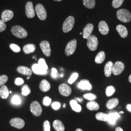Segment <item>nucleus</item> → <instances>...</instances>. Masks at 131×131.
I'll use <instances>...</instances> for the list:
<instances>
[{
  "mask_svg": "<svg viewBox=\"0 0 131 131\" xmlns=\"http://www.w3.org/2000/svg\"><path fill=\"white\" fill-rule=\"evenodd\" d=\"M105 58V54L103 51L99 52L96 56L95 61L97 64H102Z\"/></svg>",
  "mask_w": 131,
  "mask_h": 131,
  "instance_id": "nucleus-29",
  "label": "nucleus"
},
{
  "mask_svg": "<svg viewBox=\"0 0 131 131\" xmlns=\"http://www.w3.org/2000/svg\"><path fill=\"white\" fill-rule=\"evenodd\" d=\"M129 81L130 83H131V74L129 77Z\"/></svg>",
  "mask_w": 131,
  "mask_h": 131,
  "instance_id": "nucleus-50",
  "label": "nucleus"
},
{
  "mask_svg": "<svg viewBox=\"0 0 131 131\" xmlns=\"http://www.w3.org/2000/svg\"><path fill=\"white\" fill-rule=\"evenodd\" d=\"M9 92L6 85H3L0 89V96L3 99H6L8 97Z\"/></svg>",
  "mask_w": 131,
  "mask_h": 131,
  "instance_id": "nucleus-24",
  "label": "nucleus"
},
{
  "mask_svg": "<svg viewBox=\"0 0 131 131\" xmlns=\"http://www.w3.org/2000/svg\"><path fill=\"white\" fill-rule=\"evenodd\" d=\"M11 102H12V103L14 104L19 105L21 103V100L18 95H15L14 96H13Z\"/></svg>",
  "mask_w": 131,
  "mask_h": 131,
  "instance_id": "nucleus-36",
  "label": "nucleus"
},
{
  "mask_svg": "<svg viewBox=\"0 0 131 131\" xmlns=\"http://www.w3.org/2000/svg\"><path fill=\"white\" fill-rule=\"evenodd\" d=\"M21 94L24 96H27L31 92V90L27 84H25L22 88Z\"/></svg>",
  "mask_w": 131,
  "mask_h": 131,
  "instance_id": "nucleus-33",
  "label": "nucleus"
},
{
  "mask_svg": "<svg viewBox=\"0 0 131 131\" xmlns=\"http://www.w3.org/2000/svg\"><path fill=\"white\" fill-rule=\"evenodd\" d=\"M36 12L38 18L41 20H44L47 18V12L44 6L41 4H38L35 8Z\"/></svg>",
  "mask_w": 131,
  "mask_h": 131,
  "instance_id": "nucleus-7",
  "label": "nucleus"
},
{
  "mask_svg": "<svg viewBox=\"0 0 131 131\" xmlns=\"http://www.w3.org/2000/svg\"><path fill=\"white\" fill-rule=\"evenodd\" d=\"M84 6L89 9H92L95 6V0H83Z\"/></svg>",
  "mask_w": 131,
  "mask_h": 131,
  "instance_id": "nucleus-31",
  "label": "nucleus"
},
{
  "mask_svg": "<svg viewBox=\"0 0 131 131\" xmlns=\"http://www.w3.org/2000/svg\"><path fill=\"white\" fill-rule=\"evenodd\" d=\"M6 28V25L2 19L0 20V32H3Z\"/></svg>",
  "mask_w": 131,
  "mask_h": 131,
  "instance_id": "nucleus-43",
  "label": "nucleus"
},
{
  "mask_svg": "<svg viewBox=\"0 0 131 131\" xmlns=\"http://www.w3.org/2000/svg\"><path fill=\"white\" fill-rule=\"evenodd\" d=\"M117 32L122 38H125L128 35V31L126 28L122 25H118L116 27Z\"/></svg>",
  "mask_w": 131,
  "mask_h": 131,
  "instance_id": "nucleus-20",
  "label": "nucleus"
},
{
  "mask_svg": "<svg viewBox=\"0 0 131 131\" xmlns=\"http://www.w3.org/2000/svg\"><path fill=\"white\" fill-rule=\"evenodd\" d=\"M52 102V100L49 97H45L43 99V104L46 106H49Z\"/></svg>",
  "mask_w": 131,
  "mask_h": 131,
  "instance_id": "nucleus-42",
  "label": "nucleus"
},
{
  "mask_svg": "<svg viewBox=\"0 0 131 131\" xmlns=\"http://www.w3.org/2000/svg\"><path fill=\"white\" fill-rule=\"evenodd\" d=\"M10 124L12 126L18 129H21L25 125V122L20 118L15 117L12 118L10 121Z\"/></svg>",
  "mask_w": 131,
  "mask_h": 131,
  "instance_id": "nucleus-11",
  "label": "nucleus"
},
{
  "mask_svg": "<svg viewBox=\"0 0 131 131\" xmlns=\"http://www.w3.org/2000/svg\"><path fill=\"white\" fill-rule=\"evenodd\" d=\"M94 26L92 24H88L83 30V37L84 39H88V38L91 36V33L93 30Z\"/></svg>",
  "mask_w": 131,
  "mask_h": 131,
  "instance_id": "nucleus-15",
  "label": "nucleus"
},
{
  "mask_svg": "<svg viewBox=\"0 0 131 131\" xmlns=\"http://www.w3.org/2000/svg\"><path fill=\"white\" fill-rule=\"evenodd\" d=\"M116 89L112 85L109 86L106 88V90H105V93L107 97H110L112 96L114 93L115 92Z\"/></svg>",
  "mask_w": 131,
  "mask_h": 131,
  "instance_id": "nucleus-32",
  "label": "nucleus"
},
{
  "mask_svg": "<svg viewBox=\"0 0 131 131\" xmlns=\"http://www.w3.org/2000/svg\"><path fill=\"white\" fill-rule=\"evenodd\" d=\"M75 131H83L81 129H80V128H78V129H77Z\"/></svg>",
  "mask_w": 131,
  "mask_h": 131,
  "instance_id": "nucleus-51",
  "label": "nucleus"
},
{
  "mask_svg": "<svg viewBox=\"0 0 131 131\" xmlns=\"http://www.w3.org/2000/svg\"><path fill=\"white\" fill-rule=\"evenodd\" d=\"M108 122L111 124H115L118 118L120 117L119 114L117 112L110 113L108 115Z\"/></svg>",
  "mask_w": 131,
  "mask_h": 131,
  "instance_id": "nucleus-18",
  "label": "nucleus"
},
{
  "mask_svg": "<svg viewBox=\"0 0 131 131\" xmlns=\"http://www.w3.org/2000/svg\"><path fill=\"white\" fill-rule=\"evenodd\" d=\"M124 0H113V7L115 8H117L122 6Z\"/></svg>",
  "mask_w": 131,
  "mask_h": 131,
  "instance_id": "nucleus-35",
  "label": "nucleus"
},
{
  "mask_svg": "<svg viewBox=\"0 0 131 131\" xmlns=\"http://www.w3.org/2000/svg\"><path fill=\"white\" fill-rule=\"evenodd\" d=\"M11 32L15 37L19 38H25L28 35L27 31L22 27L16 25L11 29Z\"/></svg>",
  "mask_w": 131,
  "mask_h": 131,
  "instance_id": "nucleus-2",
  "label": "nucleus"
},
{
  "mask_svg": "<svg viewBox=\"0 0 131 131\" xmlns=\"http://www.w3.org/2000/svg\"><path fill=\"white\" fill-rule=\"evenodd\" d=\"M52 77L54 78H56L57 77V70L56 68H52Z\"/></svg>",
  "mask_w": 131,
  "mask_h": 131,
  "instance_id": "nucleus-46",
  "label": "nucleus"
},
{
  "mask_svg": "<svg viewBox=\"0 0 131 131\" xmlns=\"http://www.w3.org/2000/svg\"><path fill=\"white\" fill-rule=\"evenodd\" d=\"M24 83V80L21 78H17L15 80V84L18 85H20Z\"/></svg>",
  "mask_w": 131,
  "mask_h": 131,
  "instance_id": "nucleus-45",
  "label": "nucleus"
},
{
  "mask_svg": "<svg viewBox=\"0 0 131 131\" xmlns=\"http://www.w3.org/2000/svg\"><path fill=\"white\" fill-rule=\"evenodd\" d=\"M115 131H123V130L122 129L121 127H117L116 128V129H115Z\"/></svg>",
  "mask_w": 131,
  "mask_h": 131,
  "instance_id": "nucleus-47",
  "label": "nucleus"
},
{
  "mask_svg": "<svg viewBox=\"0 0 131 131\" xmlns=\"http://www.w3.org/2000/svg\"><path fill=\"white\" fill-rule=\"evenodd\" d=\"M86 107L88 109H89V110L95 111L98 110L100 108V106L97 103L93 101H91L86 104Z\"/></svg>",
  "mask_w": 131,
  "mask_h": 131,
  "instance_id": "nucleus-28",
  "label": "nucleus"
},
{
  "mask_svg": "<svg viewBox=\"0 0 131 131\" xmlns=\"http://www.w3.org/2000/svg\"><path fill=\"white\" fill-rule=\"evenodd\" d=\"M75 100L77 102V101H78V102H82V101H83V99H80L79 98H76L75 99Z\"/></svg>",
  "mask_w": 131,
  "mask_h": 131,
  "instance_id": "nucleus-49",
  "label": "nucleus"
},
{
  "mask_svg": "<svg viewBox=\"0 0 131 131\" xmlns=\"http://www.w3.org/2000/svg\"><path fill=\"white\" fill-rule=\"evenodd\" d=\"M51 88L50 83L46 80L44 79L40 82L39 84V89L43 92H47Z\"/></svg>",
  "mask_w": 131,
  "mask_h": 131,
  "instance_id": "nucleus-22",
  "label": "nucleus"
},
{
  "mask_svg": "<svg viewBox=\"0 0 131 131\" xmlns=\"http://www.w3.org/2000/svg\"><path fill=\"white\" fill-rule=\"evenodd\" d=\"M63 74H62V75H61V77H63Z\"/></svg>",
  "mask_w": 131,
  "mask_h": 131,
  "instance_id": "nucleus-56",
  "label": "nucleus"
},
{
  "mask_svg": "<svg viewBox=\"0 0 131 131\" xmlns=\"http://www.w3.org/2000/svg\"><path fill=\"white\" fill-rule=\"evenodd\" d=\"M77 46V40L74 39L69 42L65 48V54L68 56H70L75 52Z\"/></svg>",
  "mask_w": 131,
  "mask_h": 131,
  "instance_id": "nucleus-4",
  "label": "nucleus"
},
{
  "mask_svg": "<svg viewBox=\"0 0 131 131\" xmlns=\"http://www.w3.org/2000/svg\"><path fill=\"white\" fill-rule=\"evenodd\" d=\"M54 1H56V2H60L61 1H62V0H54Z\"/></svg>",
  "mask_w": 131,
  "mask_h": 131,
  "instance_id": "nucleus-52",
  "label": "nucleus"
},
{
  "mask_svg": "<svg viewBox=\"0 0 131 131\" xmlns=\"http://www.w3.org/2000/svg\"><path fill=\"white\" fill-rule=\"evenodd\" d=\"M32 69L33 72L36 74L43 75V74H46L47 73V70L42 69V68L38 65V64H35L33 65L32 66Z\"/></svg>",
  "mask_w": 131,
  "mask_h": 131,
  "instance_id": "nucleus-19",
  "label": "nucleus"
},
{
  "mask_svg": "<svg viewBox=\"0 0 131 131\" xmlns=\"http://www.w3.org/2000/svg\"><path fill=\"white\" fill-rule=\"evenodd\" d=\"M83 97L85 99L91 101H93L95 99H96L97 98V96L93 94L87 93L84 95Z\"/></svg>",
  "mask_w": 131,
  "mask_h": 131,
  "instance_id": "nucleus-37",
  "label": "nucleus"
},
{
  "mask_svg": "<svg viewBox=\"0 0 131 131\" xmlns=\"http://www.w3.org/2000/svg\"><path fill=\"white\" fill-rule=\"evenodd\" d=\"M127 108L129 112H131V104H128L127 106Z\"/></svg>",
  "mask_w": 131,
  "mask_h": 131,
  "instance_id": "nucleus-48",
  "label": "nucleus"
},
{
  "mask_svg": "<svg viewBox=\"0 0 131 131\" xmlns=\"http://www.w3.org/2000/svg\"><path fill=\"white\" fill-rule=\"evenodd\" d=\"M36 47L33 44H29L25 45L23 48L24 52L25 54H29L35 51Z\"/></svg>",
  "mask_w": 131,
  "mask_h": 131,
  "instance_id": "nucleus-23",
  "label": "nucleus"
},
{
  "mask_svg": "<svg viewBox=\"0 0 131 131\" xmlns=\"http://www.w3.org/2000/svg\"><path fill=\"white\" fill-rule=\"evenodd\" d=\"M82 34H83V33H80V35H82Z\"/></svg>",
  "mask_w": 131,
  "mask_h": 131,
  "instance_id": "nucleus-57",
  "label": "nucleus"
},
{
  "mask_svg": "<svg viewBox=\"0 0 131 131\" xmlns=\"http://www.w3.org/2000/svg\"><path fill=\"white\" fill-rule=\"evenodd\" d=\"M17 71L19 73L24 75L31 76L32 74V71L25 66H19L17 68Z\"/></svg>",
  "mask_w": 131,
  "mask_h": 131,
  "instance_id": "nucleus-21",
  "label": "nucleus"
},
{
  "mask_svg": "<svg viewBox=\"0 0 131 131\" xmlns=\"http://www.w3.org/2000/svg\"><path fill=\"white\" fill-rule=\"evenodd\" d=\"M9 93H12V92H11V91H10Z\"/></svg>",
  "mask_w": 131,
  "mask_h": 131,
  "instance_id": "nucleus-58",
  "label": "nucleus"
},
{
  "mask_svg": "<svg viewBox=\"0 0 131 131\" xmlns=\"http://www.w3.org/2000/svg\"><path fill=\"white\" fill-rule=\"evenodd\" d=\"M124 64L121 61L116 62L113 65L112 69V73L115 75H118L122 73L124 70Z\"/></svg>",
  "mask_w": 131,
  "mask_h": 131,
  "instance_id": "nucleus-8",
  "label": "nucleus"
},
{
  "mask_svg": "<svg viewBox=\"0 0 131 131\" xmlns=\"http://www.w3.org/2000/svg\"><path fill=\"white\" fill-rule=\"evenodd\" d=\"M98 45V40L94 35H91L88 39L87 46L91 51L96 50Z\"/></svg>",
  "mask_w": 131,
  "mask_h": 131,
  "instance_id": "nucleus-5",
  "label": "nucleus"
},
{
  "mask_svg": "<svg viewBox=\"0 0 131 131\" xmlns=\"http://www.w3.org/2000/svg\"><path fill=\"white\" fill-rule=\"evenodd\" d=\"M38 64L42 68V69H43L44 70H47L48 69V66L46 63V61L43 58H41L39 60Z\"/></svg>",
  "mask_w": 131,
  "mask_h": 131,
  "instance_id": "nucleus-34",
  "label": "nucleus"
},
{
  "mask_svg": "<svg viewBox=\"0 0 131 131\" xmlns=\"http://www.w3.org/2000/svg\"><path fill=\"white\" fill-rule=\"evenodd\" d=\"M10 48L11 49L15 52H19L20 51V48L18 45L15 44H11L10 45Z\"/></svg>",
  "mask_w": 131,
  "mask_h": 131,
  "instance_id": "nucleus-40",
  "label": "nucleus"
},
{
  "mask_svg": "<svg viewBox=\"0 0 131 131\" xmlns=\"http://www.w3.org/2000/svg\"><path fill=\"white\" fill-rule=\"evenodd\" d=\"M99 30L103 35H106L109 33V29L107 24L104 21H101L99 24Z\"/></svg>",
  "mask_w": 131,
  "mask_h": 131,
  "instance_id": "nucleus-16",
  "label": "nucleus"
},
{
  "mask_svg": "<svg viewBox=\"0 0 131 131\" xmlns=\"http://www.w3.org/2000/svg\"><path fill=\"white\" fill-rule=\"evenodd\" d=\"M43 128H44V131H51V126H50V122L48 121H46L44 122Z\"/></svg>",
  "mask_w": 131,
  "mask_h": 131,
  "instance_id": "nucleus-41",
  "label": "nucleus"
},
{
  "mask_svg": "<svg viewBox=\"0 0 131 131\" xmlns=\"http://www.w3.org/2000/svg\"><path fill=\"white\" fill-rule=\"evenodd\" d=\"M30 110L33 115L36 117L40 116L42 113V107L37 101H34L31 104Z\"/></svg>",
  "mask_w": 131,
  "mask_h": 131,
  "instance_id": "nucleus-6",
  "label": "nucleus"
},
{
  "mask_svg": "<svg viewBox=\"0 0 131 131\" xmlns=\"http://www.w3.org/2000/svg\"><path fill=\"white\" fill-rule=\"evenodd\" d=\"M59 91L62 96L68 97L71 93V89L70 86L66 84H62L59 86Z\"/></svg>",
  "mask_w": 131,
  "mask_h": 131,
  "instance_id": "nucleus-12",
  "label": "nucleus"
},
{
  "mask_svg": "<svg viewBox=\"0 0 131 131\" xmlns=\"http://www.w3.org/2000/svg\"><path fill=\"white\" fill-rule=\"evenodd\" d=\"M75 19L73 17L69 16L68 17L63 24V31L65 33L69 32L73 27Z\"/></svg>",
  "mask_w": 131,
  "mask_h": 131,
  "instance_id": "nucleus-3",
  "label": "nucleus"
},
{
  "mask_svg": "<svg viewBox=\"0 0 131 131\" xmlns=\"http://www.w3.org/2000/svg\"><path fill=\"white\" fill-rule=\"evenodd\" d=\"M40 47L45 56L47 57L51 56V49L49 42L46 40L43 41L40 43Z\"/></svg>",
  "mask_w": 131,
  "mask_h": 131,
  "instance_id": "nucleus-9",
  "label": "nucleus"
},
{
  "mask_svg": "<svg viewBox=\"0 0 131 131\" xmlns=\"http://www.w3.org/2000/svg\"><path fill=\"white\" fill-rule=\"evenodd\" d=\"M30 78V76H29L28 77H27V79H29Z\"/></svg>",
  "mask_w": 131,
  "mask_h": 131,
  "instance_id": "nucleus-54",
  "label": "nucleus"
},
{
  "mask_svg": "<svg viewBox=\"0 0 131 131\" xmlns=\"http://www.w3.org/2000/svg\"><path fill=\"white\" fill-rule=\"evenodd\" d=\"M52 108L54 110H56L59 109L60 108L61 104H60V103L57 102H54V103H52Z\"/></svg>",
  "mask_w": 131,
  "mask_h": 131,
  "instance_id": "nucleus-44",
  "label": "nucleus"
},
{
  "mask_svg": "<svg viewBox=\"0 0 131 131\" xmlns=\"http://www.w3.org/2000/svg\"><path fill=\"white\" fill-rule=\"evenodd\" d=\"M70 105L72 109L76 112H80L82 110L81 106L77 103L75 100H72L70 101Z\"/></svg>",
  "mask_w": 131,
  "mask_h": 131,
  "instance_id": "nucleus-27",
  "label": "nucleus"
},
{
  "mask_svg": "<svg viewBox=\"0 0 131 131\" xmlns=\"http://www.w3.org/2000/svg\"><path fill=\"white\" fill-rule=\"evenodd\" d=\"M53 127L57 131H64L65 127L63 123L59 120H56L53 122Z\"/></svg>",
  "mask_w": 131,
  "mask_h": 131,
  "instance_id": "nucleus-25",
  "label": "nucleus"
},
{
  "mask_svg": "<svg viewBox=\"0 0 131 131\" xmlns=\"http://www.w3.org/2000/svg\"><path fill=\"white\" fill-rule=\"evenodd\" d=\"M113 66V63L111 61L108 62L105 64L104 70V72L105 76L109 77L111 75L112 72Z\"/></svg>",
  "mask_w": 131,
  "mask_h": 131,
  "instance_id": "nucleus-17",
  "label": "nucleus"
},
{
  "mask_svg": "<svg viewBox=\"0 0 131 131\" xmlns=\"http://www.w3.org/2000/svg\"><path fill=\"white\" fill-rule=\"evenodd\" d=\"M119 113H121V114H123V113H124V112H123V111H121V112H119Z\"/></svg>",
  "mask_w": 131,
  "mask_h": 131,
  "instance_id": "nucleus-53",
  "label": "nucleus"
},
{
  "mask_svg": "<svg viewBox=\"0 0 131 131\" xmlns=\"http://www.w3.org/2000/svg\"><path fill=\"white\" fill-rule=\"evenodd\" d=\"M8 77L5 75H3L0 76V86H3V85L5 84L8 81Z\"/></svg>",
  "mask_w": 131,
  "mask_h": 131,
  "instance_id": "nucleus-39",
  "label": "nucleus"
},
{
  "mask_svg": "<svg viewBox=\"0 0 131 131\" xmlns=\"http://www.w3.org/2000/svg\"><path fill=\"white\" fill-rule=\"evenodd\" d=\"M14 17V13L10 10H4L1 15L2 20L5 23L9 21Z\"/></svg>",
  "mask_w": 131,
  "mask_h": 131,
  "instance_id": "nucleus-13",
  "label": "nucleus"
},
{
  "mask_svg": "<svg viewBox=\"0 0 131 131\" xmlns=\"http://www.w3.org/2000/svg\"><path fill=\"white\" fill-rule=\"evenodd\" d=\"M117 19L124 23H128L131 20L130 12L125 9H121L117 10Z\"/></svg>",
  "mask_w": 131,
  "mask_h": 131,
  "instance_id": "nucleus-1",
  "label": "nucleus"
},
{
  "mask_svg": "<svg viewBox=\"0 0 131 131\" xmlns=\"http://www.w3.org/2000/svg\"><path fill=\"white\" fill-rule=\"evenodd\" d=\"M77 87L82 90H90L92 89V85L90 84L89 81L88 80H82L77 84Z\"/></svg>",
  "mask_w": 131,
  "mask_h": 131,
  "instance_id": "nucleus-14",
  "label": "nucleus"
},
{
  "mask_svg": "<svg viewBox=\"0 0 131 131\" xmlns=\"http://www.w3.org/2000/svg\"><path fill=\"white\" fill-rule=\"evenodd\" d=\"M119 103V101L117 98H113L109 100L106 103V107L109 109H112L116 107Z\"/></svg>",
  "mask_w": 131,
  "mask_h": 131,
  "instance_id": "nucleus-26",
  "label": "nucleus"
},
{
  "mask_svg": "<svg viewBox=\"0 0 131 131\" xmlns=\"http://www.w3.org/2000/svg\"><path fill=\"white\" fill-rule=\"evenodd\" d=\"M25 13L28 18L32 19L35 16V11L34 8L33 3L31 2H28L25 5Z\"/></svg>",
  "mask_w": 131,
  "mask_h": 131,
  "instance_id": "nucleus-10",
  "label": "nucleus"
},
{
  "mask_svg": "<svg viewBox=\"0 0 131 131\" xmlns=\"http://www.w3.org/2000/svg\"><path fill=\"white\" fill-rule=\"evenodd\" d=\"M78 77V74L77 73H73L70 76V78L68 80V83L70 84H73L75 81V80L77 79Z\"/></svg>",
  "mask_w": 131,
  "mask_h": 131,
  "instance_id": "nucleus-38",
  "label": "nucleus"
},
{
  "mask_svg": "<svg viewBox=\"0 0 131 131\" xmlns=\"http://www.w3.org/2000/svg\"><path fill=\"white\" fill-rule=\"evenodd\" d=\"M63 107H65L66 104H64V106H63Z\"/></svg>",
  "mask_w": 131,
  "mask_h": 131,
  "instance_id": "nucleus-55",
  "label": "nucleus"
},
{
  "mask_svg": "<svg viewBox=\"0 0 131 131\" xmlns=\"http://www.w3.org/2000/svg\"><path fill=\"white\" fill-rule=\"evenodd\" d=\"M96 118L99 121L107 122L108 121V115L104 113L99 112L96 114L95 116Z\"/></svg>",
  "mask_w": 131,
  "mask_h": 131,
  "instance_id": "nucleus-30",
  "label": "nucleus"
}]
</instances>
